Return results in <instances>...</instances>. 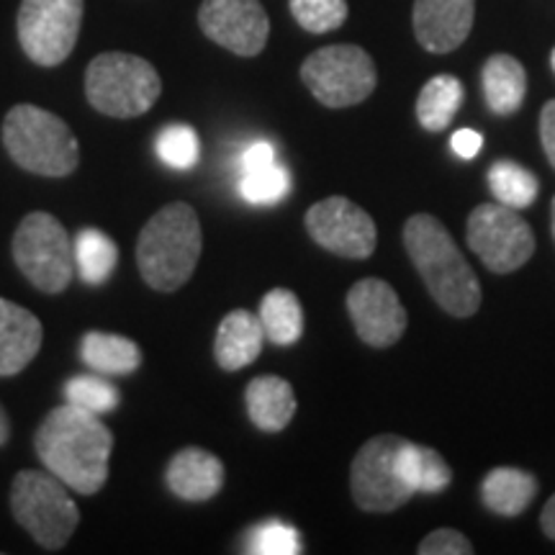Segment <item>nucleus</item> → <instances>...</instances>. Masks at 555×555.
<instances>
[{
	"label": "nucleus",
	"mask_w": 555,
	"mask_h": 555,
	"mask_svg": "<svg viewBox=\"0 0 555 555\" xmlns=\"http://www.w3.org/2000/svg\"><path fill=\"white\" fill-rule=\"evenodd\" d=\"M34 446L39 461L67 489L90 496L106 483L114 435L99 414L73 404L52 409L41 422Z\"/></svg>",
	"instance_id": "obj_1"
},
{
	"label": "nucleus",
	"mask_w": 555,
	"mask_h": 555,
	"mask_svg": "<svg viewBox=\"0 0 555 555\" xmlns=\"http://www.w3.org/2000/svg\"><path fill=\"white\" fill-rule=\"evenodd\" d=\"M404 247L437 307L457 319L476 314L481 307V283L440 219L429 214L409 217Z\"/></svg>",
	"instance_id": "obj_2"
},
{
	"label": "nucleus",
	"mask_w": 555,
	"mask_h": 555,
	"mask_svg": "<svg viewBox=\"0 0 555 555\" xmlns=\"http://www.w3.org/2000/svg\"><path fill=\"white\" fill-rule=\"evenodd\" d=\"M201 249L204 234L196 208L176 201L159 208L139 232L137 268L150 288L170 294L191 281Z\"/></svg>",
	"instance_id": "obj_3"
},
{
	"label": "nucleus",
	"mask_w": 555,
	"mask_h": 555,
	"mask_svg": "<svg viewBox=\"0 0 555 555\" xmlns=\"http://www.w3.org/2000/svg\"><path fill=\"white\" fill-rule=\"evenodd\" d=\"M3 144L18 168L44 178H65L78 168L80 144L52 111L31 103L13 106L3 121Z\"/></svg>",
	"instance_id": "obj_4"
},
{
	"label": "nucleus",
	"mask_w": 555,
	"mask_h": 555,
	"mask_svg": "<svg viewBox=\"0 0 555 555\" xmlns=\"http://www.w3.org/2000/svg\"><path fill=\"white\" fill-rule=\"evenodd\" d=\"M163 93V80L152 62L127 52H103L86 69L88 103L114 119L147 114Z\"/></svg>",
	"instance_id": "obj_5"
},
{
	"label": "nucleus",
	"mask_w": 555,
	"mask_h": 555,
	"mask_svg": "<svg viewBox=\"0 0 555 555\" xmlns=\"http://www.w3.org/2000/svg\"><path fill=\"white\" fill-rule=\"evenodd\" d=\"M11 512L16 522L47 551H60L80 525V509L57 476L21 470L11 486Z\"/></svg>",
	"instance_id": "obj_6"
},
{
	"label": "nucleus",
	"mask_w": 555,
	"mask_h": 555,
	"mask_svg": "<svg viewBox=\"0 0 555 555\" xmlns=\"http://www.w3.org/2000/svg\"><path fill=\"white\" fill-rule=\"evenodd\" d=\"M13 260L41 294H62L75 270V245L52 214L31 211L13 234Z\"/></svg>",
	"instance_id": "obj_7"
},
{
	"label": "nucleus",
	"mask_w": 555,
	"mask_h": 555,
	"mask_svg": "<svg viewBox=\"0 0 555 555\" xmlns=\"http://www.w3.org/2000/svg\"><path fill=\"white\" fill-rule=\"evenodd\" d=\"M301 80L322 106L347 108L363 103L376 90L378 75L363 47L332 44L304 60Z\"/></svg>",
	"instance_id": "obj_8"
},
{
	"label": "nucleus",
	"mask_w": 555,
	"mask_h": 555,
	"mask_svg": "<svg viewBox=\"0 0 555 555\" xmlns=\"http://www.w3.org/2000/svg\"><path fill=\"white\" fill-rule=\"evenodd\" d=\"M468 247L491 273L506 275L525 266L535 253V234L517 208L481 204L470 211L466 227Z\"/></svg>",
	"instance_id": "obj_9"
},
{
	"label": "nucleus",
	"mask_w": 555,
	"mask_h": 555,
	"mask_svg": "<svg viewBox=\"0 0 555 555\" xmlns=\"http://www.w3.org/2000/svg\"><path fill=\"white\" fill-rule=\"evenodd\" d=\"M82 24V0H21L16 29L26 57L57 67L75 50Z\"/></svg>",
	"instance_id": "obj_10"
},
{
	"label": "nucleus",
	"mask_w": 555,
	"mask_h": 555,
	"mask_svg": "<svg viewBox=\"0 0 555 555\" xmlns=\"http://www.w3.org/2000/svg\"><path fill=\"white\" fill-rule=\"evenodd\" d=\"M401 442L404 437L399 435H378L358 450L350 468V489L363 512H393L414 496L397 470Z\"/></svg>",
	"instance_id": "obj_11"
},
{
	"label": "nucleus",
	"mask_w": 555,
	"mask_h": 555,
	"mask_svg": "<svg viewBox=\"0 0 555 555\" xmlns=\"http://www.w3.org/2000/svg\"><path fill=\"white\" fill-rule=\"evenodd\" d=\"M307 229L319 247L330 249L339 258L365 260L376 253V221L345 196L319 201L307 211Z\"/></svg>",
	"instance_id": "obj_12"
},
{
	"label": "nucleus",
	"mask_w": 555,
	"mask_h": 555,
	"mask_svg": "<svg viewBox=\"0 0 555 555\" xmlns=\"http://www.w3.org/2000/svg\"><path fill=\"white\" fill-rule=\"evenodd\" d=\"M201 31L240 57L266 50L270 21L260 0H204L198 9Z\"/></svg>",
	"instance_id": "obj_13"
},
{
	"label": "nucleus",
	"mask_w": 555,
	"mask_h": 555,
	"mask_svg": "<svg viewBox=\"0 0 555 555\" xmlns=\"http://www.w3.org/2000/svg\"><path fill=\"white\" fill-rule=\"evenodd\" d=\"M347 311H350L358 337L371 347L397 345L409 324L399 294L380 278L358 281L347 294Z\"/></svg>",
	"instance_id": "obj_14"
},
{
	"label": "nucleus",
	"mask_w": 555,
	"mask_h": 555,
	"mask_svg": "<svg viewBox=\"0 0 555 555\" xmlns=\"http://www.w3.org/2000/svg\"><path fill=\"white\" fill-rule=\"evenodd\" d=\"M414 37L433 54L455 52L476 21V0H414Z\"/></svg>",
	"instance_id": "obj_15"
},
{
	"label": "nucleus",
	"mask_w": 555,
	"mask_h": 555,
	"mask_svg": "<svg viewBox=\"0 0 555 555\" xmlns=\"http://www.w3.org/2000/svg\"><path fill=\"white\" fill-rule=\"evenodd\" d=\"M165 481L183 502H208L224 486V463L204 448H183L172 455Z\"/></svg>",
	"instance_id": "obj_16"
},
{
	"label": "nucleus",
	"mask_w": 555,
	"mask_h": 555,
	"mask_svg": "<svg viewBox=\"0 0 555 555\" xmlns=\"http://www.w3.org/2000/svg\"><path fill=\"white\" fill-rule=\"evenodd\" d=\"M41 322L29 309L0 298V376H18L37 358Z\"/></svg>",
	"instance_id": "obj_17"
},
{
	"label": "nucleus",
	"mask_w": 555,
	"mask_h": 555,
	"mask_svg": "<svg viewBox=\"0 0 555 555\" xmlns=\"http://www.w3.org/2000/svg\"><path fill=\"white\" fill-rule=\"evenodd\" d=\"M262 343H266V330H262L260 317L249 314L245 309L229 311L217 330L214 356L224 371H242L258 360Z\"/></svg>",
	"instance_id": "obj_18"
},
{
	"label": "nucleus",
	"mask_w": 555,
	"mask_h": 555,
	"mask_svg": "<svg viewBox=\"0 0 555 555\" xmlns=\"http://www.w3.org/2000/svg\"><path fill=\"white\" fill-rule=\"evenodd\" d=\"M245 401L249 420L262 433H281L296 414L294 386L278 376H258L249 380Z\"/></svg>",
	"instance_id": "obj_19"
},
{
	"label": "nucleus",
	"mask_w": 555,
	"mask_h": 555,
	"mask_svg": "<svg viewBox=\"0 0 555 555\" xmlns=\"http://www.w3.org/2000/svg\"><path fill=\"white\" fill-rule=\"evenodd\" d=\"M481 82L486 106L499 116L517 114L527 93V73L522 62L512 54H491L483 65Z\"/></svg>",
	"instance_id": "obj_20"
},
{
	"label": "nucleus",
	"mask_w": 555,
	"mask_h": 555,
	"mask_svg": "<svg viewBox=\"0 0 555 555\" xmlns=\"http://www.w3.org/2000/svg\"><path fill=\"white\" fill-rule=\"evenodd\" d=\"M538 494L535 476L519 468H494L489 470L481 483V499L491 512L499 517L522 515L532 499Z\"/></svg>",
	"instance_id": "obj_21"
},
{
	"label": "nucleus",
	"mask_w": 555,
	"mask_h": 555,
	"mask_svg": "<svg viewBox=\"0 0 555 555\" xmlns=\"http://www.w3.org/2000/svg\"><path fill=\"white\" fill-rule=\"evenodd\" d=\"M80 358L103 376H129L142 365V350L134 339L108 332H88L80 343Z\"/></svg>",
	"instance_id": "obj_22"
},
{
	"label": "nucleus",
	"mask_w": 555,
	"mask_h": 555,
	"mask_svg": "<svg viewBox=\"0 0 555 555\" xmlns=\"http://www.w3.org/2000/svg\"><path fill=\"white\" fill-rule=\"evenodd\" d=\"M397 470L409 489L425 491V494H437V491L448 489L453 481V470L437 450L416 446V442L404 440L397 453Z\"/></svg>",
	"instance_id": "obj_23"
},
{
	"label": "nucleus",
	"mask_w": 555,
	"mask_h": 555,
	"mask_svg": "<svg viewBox=\"0 0 555 555\" xmlns=\"http://www.w3.org/2000/svg\"><path fill=\"white\" fill-rule=\"evenodd\" d=\"M463 82L455 75H435L425 82L416 99V119L425 131H446L457 116L463 103Z\"/></svg>",
	"instance_id": "obj_24"
},
{
	"label": "nucleus",
	"mask_w": 555,
	"mask_h": 555,
	"mask_svg": "<svg viewBox=\"0 0 555 555\" xmlns=\"http://www.w3.org/2000/svg\"><path fill=\"white\" fill-rule=\"evenodd\" d=\"M260 322L266 330V339L288 347L296 345L304 335V309L294 291L273 288L262 296Z\"/></svg>",
	"instance_id": "obj_25"
},
{
	"label": "nucleus",
	"mask_w": 555,
	"mask_h": 555,
	"mask_svg": "<svg viewBox=\"0 0 555 555\" xmlns=\"http://www.w3.org/2000/svg\"><path fill=\"white\" fill-rule=\"evenodd\" d=\"M75 245V270L90 286L108 281L114 273L116 262H119V247L116 242L103 234L101 229H82L78 237L73 240Z\"/></svg>",
	"instance_id": "obj_26"
},
{
	"label": "nucleus",
	"mask_w": 555,
	"mask_h": 555,
	"mask_svg": "<svg viewBox=\"0 0 555 555\" xmlns=\"http://www.w3.org/2000/svg\"><path fill=\"white\" fill-rule=\"evenodd\" d=\"M489 185L499 204L517 208V211L535 204L540 191L538 178L522 165L512 163V159H499V163L491 165Z\"/></svg>",
	"instance_id": "obj_27"
},
{
	"label": "nucleus",
	"mask_w": 555,
	"mask_h": 555,
	"mask_svg": "<svg viewBox=\"0 0 555 555\" xmlns=\"http://www.w3.org/2000/svg\"><path fill=\"white\" fill-rule=\"evenodd\" d=\"M65 399L67 404L101 416L119 406L121 393L111 380H103L101 376H75L65 384Z\"/></svg>",
	"instance_id": "obj_28"
},
{
	"label": "nucleus",
	"mask_w": 555,
	"mask_h": 555,
	"mask_svg": "<svg viewBox=\"0 0 555 555\" xmlns=\"http://www.w3.org/2000/svg\"><path fill=\"white\" fill-rule=\"evenodd\" d=\"M157 157L172 170H191L201 157L196 129L189 124H170L157 134Z\"/></svg>",
	"instance_id": "obj_29"
},
{
	"label": "nucleus",
	"mask_w": 555,
	"mask_h": 555,
	"mask_svg": "<svg viewBox=\"0 0 555 555\" xmlns=\"http://www.w3.org/2000/svg\"><path fill=\"white\" fill-rule=\"evenodd\" d=\"M296 24L309 34L335 31L347 21V0H288Z\"/></svg>",
	"instance_id": "obj_30"
},
{
	"label": "nucleus",
	"mask_w": 555,
	"mask_h": 555,
	"mask_svg": "<svg viewBox=\"0 0 555 555\" xmlns=\"http://www.w3.org/2000/svg\"><path fill=\"white\" fill-rule=\"evenodd\" d=\"M240 191H242V198L249 201V204H258V206L278 204V201L291 191V176L286 168H281V165L273 163L270 168L242 172Z\"/></svg>",
	"instance_id": "obj_31"
},
{
	"label": "nucleus",
	"mask_w": 555,
	"mask_h": 555,
	"mask_svg": "<svg viewBox=\"0 0 555 555\" xmlns=\"http://www.w3.org/2000/svg\"><path fill=\"white\" fill-rule=\"evenodd\" d=\"M245 551L253 555H296L301 553V538L286 522H262L249 530Z\"/></svg>",
	"instance_id": "obj_32"
},
{
	"label": "nucleus",
	"mask_w": 555,
	"mask_h": 555,
	"mask_svg": "<svg viewBox=\"0 0 555 555\" xmlns=\"http://www.w3.org/2000/svg\"><path fill=\"white\" fill-rule=\"evenodd\" d=\"M420 555H470L474 553V545L470 540L463 535V532L453 530V527H440V530L429 532V535L422 540L420 547H416Z\"/></svg>",
	"instance_id": "obj_33"
},
{
	"label": "nucleus",
	"mask_w": 555,
	"mask_h": 555,
	"mask_svg": "<svg viewBox=\"0 0 555 555\" xmlns=\"http://www.w3.org/2000/svg\"><path fill=\"white\" fill-rule=\"evenodd\" d=\"M275 163V150L270 142H253L242 155V172H255L270 168Z\"/></svg>",
	"instance_id": "obj_34"
},
{
	"label": "nucleus",
	"mask_w": 555,
	"mask_h": 555,
	"mask_svg": "<svg viewBox=\"0 0 555 555\" xmlns=\"http://www.w3.org/2000/svg\"><path fill=\"white\" fill-rule=\"evenodd\" d=\"M540 142H543L547 163L555 170V101H547L540 111Z\"/></svg>",
	"instance_id": "obj_35"
},
{
	"label": "nucleus",
	"mask_w": 555,
	"mask_h": 555,
	"mask_svg": "<svg viewBox=\"0 0 555 555\" xmlns=\"http://www.w3.org/2000/svg\"><path fill=\"white\" fill-rule=\"evenodd\" d=\"M450 147H453V152L457 157L463 159H470L476 157L478 152H481L483 147V137L478 134V131L474 129H457L453 139H450Z\"/></svg>",
	"instance_id": "obj_36"
},
{
	"label": "nucleus",
	"mask_w": 555,
	"mask_h": 555,
	"mask_svg": "<svg viewBox=\"0 0 555 555\" xmlns=\"http://www.w3.org/2000/svg\"><path fill=\"white\" fill-rule=\"evenodd\" d=\"M540 525H543V532L555 543V494L547 499L543 506V515H540Z\"/></svg>",
	"instance_id": "obj_37"
},
{
	"label": "nucleus",
	"mask_w": 555,
	"mask_h": 555,
	"mask_svg": "<svg viewBox=\"0 0 555 555\" xmlns=\"http://www.w3.org/2000/svg\"><path fill=\"white\" fill-rule=\"evenodd\" d=\"M11 437V422H9V414H5V409L0 406V446H5Z\"/></svg>",
	"instance_id": "obj_38"
},
{
	"label": "nucleus",
	"mask_w": 555,
	"mask_h": 555,
	"mask_svg": "<svg viewBox=\"0 0 555 555\" xmlns=\"http://www.w3.org/2000/svg\"><path fill=\"white\" fill-rule=\"evenodd\" d=\"M551 67H553V73H555V47H553V52H551Z\"/></svg>",
	"instance_id": "obj_39"
},
{
	"label": "nucleus",
	"mask_w": 555,
	"mask_h": 555,
	"mask_svg": "<svg viewBox=\"0 0 555 555\" xmlns=\"http://www.w3.org/2000/svg\"><path fill=\"white\" fill-rule=\"evenodd\" d=\"M551 208H553V237H555V198H553V206Z\"/></svg>",
	"instance_id": "obj_40"
}]
</instances>
